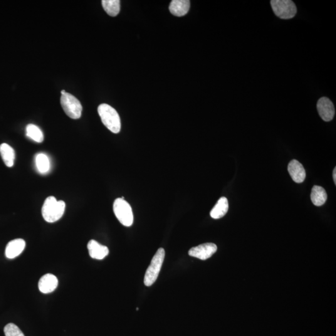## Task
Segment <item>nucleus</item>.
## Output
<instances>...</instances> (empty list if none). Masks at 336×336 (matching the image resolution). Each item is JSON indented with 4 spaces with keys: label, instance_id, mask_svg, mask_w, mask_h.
Here are the masks:
<instances>
[{
    "label": "nucleus",
    "instance_id": "nucleus-2",
    "mask_svg": "<svg viewBox=\"0 0 336 336\" xmlns=\"http://www.w3.org/2000/svg\"><path fill=\"white\" fill-rule=\"evenodd\" d=\"M98 112L103 124L110 132L113 133H118L120 132V118L115 108L106 103H102L98 106Z\"/></svg>",
    "mask_w": 336,
    "mask_h": 336
},
{
    "label": "nucleus",
    "instance_id": "nucleus-13",
    "mask_svg": "<svg viewBox=\"0 0 336 336\" xmlns=\"http://www.w3.org/2000/svg\"><path fill=\"white\" fill-rule=\"evenodd\" d=\"M189 8V0H172L169 5V11L171 13L178 17L186 15Z\"/></svg>",
    "mask_w": 336,
    "mask_h": 336
},
{
    "label": "nucleus",
    "instance_id": "nucleus-20",
    "mask_svg": "<svg viewBox=\"0 0 336 336\" xmlns=\"http://www.w3.org/2000/svg\"><path fill=\"white\" fill-rule=\"evenodd\" d=\"M5 336H24V334L18 326L13 323H9L4 328Z\"/></svg>",
    "mask_w": 336,
    "mask_h": 336
},
{
    "label": "nucleus",
    "instance_id": "nucleus-14",
    "mask_svg": "<svg viewBox=\"0 0 336 336\" xmlns=\"http://www.w3.org/2000/svg\"><path fill=\"white\" fill-rule=\"evenodd\" d=\"M229 210L228 200L225 197H222L217 201L216 206L213 207L211 211V216L214 219H219L223 217L227 214Z\"/></svg>",
    "mask_w": 336,
    "mask_h": 336
},
{
    "label": "nucleus",
    "instance_id": "nucleus-16",
    "mask_svg": "<svg viewBox=\"0 0 336 336\" xmlns=\"http://www.w3.org/2000/svg\"><path fill=\"white\" fill-rule=\"evenodd\" d=\"M328 196L325 189L323 187L315 186L311 191V199L313 204L316 206H321L327 201Z\"/></svg>",
    "mask_w": 336,
    "mask_h": 336
},
{
    "label": "nucleus",
    "instance_id": "nucleus-8",
    "mask_svg": "<svg viewBox=\"0 0 336 336\" xmlns=\"http://www.w3.org/2000/svg\"><path fill=\"white\" fill-rule=\"evenodd\" d=\"M317 109L320 117L325 122H330L335 115V108L332 101L327 97H321L317 103Z\"/></svg>",
    "mask_w": 336,
    "mask_h": 336
},
{
    "label": "nucleus",
    "instance_id": "nucleus-21",
    "mask_svg": "<svg viewBox=\"0 0 336 336\" xmlns=\"http://www.w3.org/2000/svg\"><path fill=\"white\" fill-rule=\"evenodd\" d=\"M333 179L334 181H335V184H336V168H335V169H334L333 171Z\"/></svg>",
    "mask_w": 336,
    "mask_h": 336
},
{
    "label": "nucleus",
    "instance_id": "nucleus-11",
    "mask_svg": "<svg viewBox=\"0 0 336 336\" xmlns=\"http://www.w3.org/2000/svg\"><path fill=\"white\" fill-rule=\"evenodd\" d=\"M87 249L90 257L97 260H102L109 253L107 247L102 246L94 240L88 242Z\"/></svg>",
    "mask_w": 336,
    "mask_h": 336
},
{
    "label": "nucleus",
    "instance_id": "nucleus-6",
    "mask_svg": "<svg viewBox=\"0 0 336 336\" xmlns=\"http://www.w3.org/2000/svg\"><path fill=\"white\" fill-rule=\"evenodd\" d=\"M270 3L274 13L281 19L293 18L297 13L296 4L291 0H272Z\"/></svg>",
    "mask_w": 336,
    "mask_h": 336
},
{
    "label": "nucleus",
    "instance_id": "nucleus-7",
    "mask_svg": "<svg viewBox=\"0 0 336 336\" xmlns=\"http://www.w3.org/2000/svg\"><path fill=\"white\" fill-rule=\"evenodd\" d=\"M217 247L216 244L212 243H206L200 245V246L192 247L189 250V255L193 257L200 259L202 260H206L211 258L216 253Z\"/></svg>",
    "mask_w": 336,
    "mask_h": 336
},
{
    "label": "nucleus",
    "instance_id": "nucleus-10",
    "mask_svg": "<svg viewBox=\"0 0 336 336\" xmlns=\"http://www.w3.org/2000/svg\"><path fill=\"white\" fill-rule=\"evenodd\" d=\"M289 174L296 183H301L306 178V172L303 166L298 161L293 160L289 163L288 167Z\"/></svg>",
    "mask_w": 336,
    "mask_h": 336
},
{
    "label": "nucleus",
    "instance_id": "nucleus-5",
    "mask_svg": "<svg viewBox=\"0 0 336 336\" xmlns=\"http://www.w3.org/2000/svg\"><path fill=\"white\" fill-rule=\"evenodd\" d=\"M61 104L66 114L72 119L80 118L83 112V106L80 101L71 93L66 92L61 96Z\"/></svg>",
    "mask_w": 336,
    "mask_h": 336
},
{
    "label": "nucleus",
    "instance_id": "nucleus-3",
    "mask_svg": "<svg viewBox=\"0 0 336 336\" xmlns=\"http://www.w3.org/2000/svg\"><path fill=\"white\" fill-rule=\"evenodd\" d=\"M165 257V250L162 248L158 249L157 253L153 256L152 261H151L150 265L148 266L147 270L146 271L144 279V283L146 286H152L157 281Z\"/></svg>",
    "mask_w": 336,
    "mask_h": 336
},
{
    "label": "nucleus",
    "instance_id": "nucleus-1",
    "mask_svg": "<svg viewBox=\"0 0 336 336\" xmlns=\"http://www.w3.org/2000/svg\"><path fill=\"white\" fill-rule=\"evenodd\" d=\"M66 204L63 201H58L55 197H47L42 207V216L46 222L53 223L63 216Z\"/></svg>",
    "mask_w": 336,
    "mask_h": 336
},
{
    "label": "nucleus",
    "instance_id": "nucleus-18",
    "mask_svg": "<svg viewBox=\"0 0 336 336\" xmlns=\"http://www.w3.org/2000/svg\"><path fill=\"white\" fill-rule=\"evenodd\" d=\"M36 165L38 171L41 174H46L50 169V161L48 156L44 153H39L36 156Z\"/></svg>",
    "mask_w": 336,
    "mask_h": 336
},
{
    "label": "nucleus",
    "instance_id": "nucleus-4",
    "mask_svg": "<svg viewBox=\"0 0 336 336\" xmlns=\"http://www.w3.org/2000/svg\"><path fill=\"white\" fill-rule=\"evenodd\" d=\"M113 209L116 217L123 226L125 227L132 226L133 214L132 207L125 201L124 197L115 199Z\"/></svg>",
    "mask_w": 336,
    "mask_h": 336
},
{
    "label": "nucleus",
    "instance_id": "nucleus-22",
    "mask_svg": "<svg viewBox=\"0 0 336 336\" xmlns=\"http://www.w3.org/2000/svg\"><path fill=\"white\" fill-rule=\"evenodd\" d=\"M61 93L62 95H63L65 94V93H66V92L65 90H62V91H61Z\"/></svg>",
    "mask_w": 336,
    "mask_h": 336
},
{
    "label": "nucleus",
    "instance_id": "nucleus-19",
    "mask_svg": "<svg viewBox=\"0 0 336 336\" xmlns=\"http://www.w3.org/2000/svg\"><path fill=\"white\" fill-rule=\"evenodd\" d=\"M27 137L37 143H42L44 141V135L40 128L34 124L27 125L26 128Z\"/></svg>",
    "mask_w": 336,
    "mask_h": 336
},
{
    "label": "nucleus",
    "instance_id": "nucleus-12",
    "mask_svg": "<svg viewBox=\"0 0 336 336\" xmlns=\"http://www.w3.org/2000/svg\"><path fill=\"white\" fill-rule=\"evenodd\" d=\"M26 247V242L23 239H17L9 242L5 250V255L9 259L18 256L23 252Z\"/></svg>",
    "mask_w": 336,
    "mask_h": 336
},
{
    "label": "nucleus",
    "instance_id": "nucleus-9",
    "mask_svg": "<svg viewBox=\"0 0 336 336\" xmlns=\"http://www.w3.org/2000/svg\"><path fill=\"white\" fill-rule=\"evenodd\" d=\"M58 286V280L53 274L48 273L39 280L38 287L41 293L47 294L53 292Z\"/></svg>",
    "mask_w": 336,
    "mask_h": 336
},
{
    "label": "nucleus",
    "instance_id": "nucleus-17",
    "mask_svg": "<svg viewBox=\"0 0 336 336\" xmlns=\"http://www.w3.org/2000/svg\"><path fill=\"white\" fill-rule=\"evenodd\" d=\"M102 4L103 9L108 15L115 17L119 13L120 10L119 0H103Z\"/></svg>",
    "mask_w": 336,
    "mask_h": 336
},
{
    "label": "nucleus",
    "instance_id": "nucleus-15",
    "mask_svg": "<svg viewBox=\"0 0 336 336\" xmlns=\"http://www.w3.org/2000/svg\"><path fill=\"white\" fill-rule=\"evenodd\" d=\"M0 155L7 167H13L15 152L13 148L6 143H3L0 145Z\"/></svg>",
    "mask_w": 336,
    "mask_h": 336
}]
</instances>
